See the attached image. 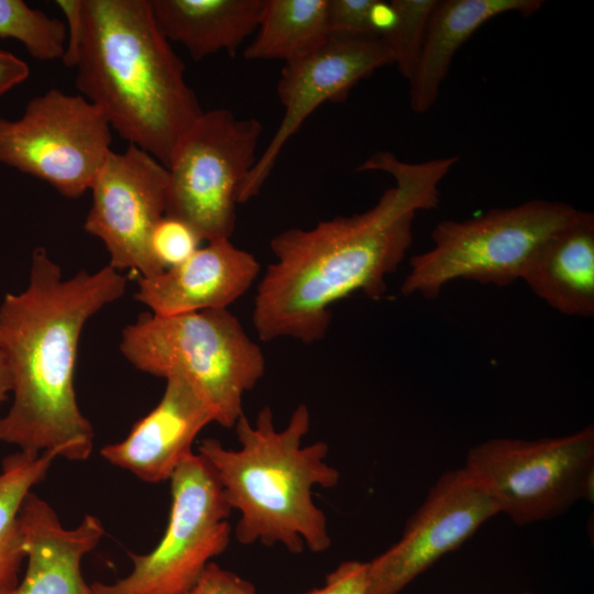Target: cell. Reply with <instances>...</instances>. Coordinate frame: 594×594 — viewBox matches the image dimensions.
I'll return each mask as SVG.
<instances>
[{
  "label": "cell",
  "instance_id": "28",
  "mask_svg": "<svg viewBox=\"0 0 594 594\" xmlns=\"http://www.w3.org/2000/svg\"><path fill=\"white\" fill-rule=\"evenodd\" d=\"M30 75L26 62L16 55L0 50V96L23 82Z\"/></svg>",
  "mask_w": 594,
  "mask_h": 594
},
{
  "label": "cell",
  "instance_id": "29",
  "mask_svg": "<svg viewBox=\"0 0 594 594\" xmlns=\"http://www.w3.org/2000/svg\"><path fill=\"white\" fill-rule=\"evenodd\" d=\"M12 393V376L6 352L0 343V405Z\"/></svg>",
  "mask_w": 594,
  "mask_h": 594
},
{
  "label": "cell",
  "instance_id": "4",
  "mask_svg": "<svg viewBox=\"0 0 594 594\" xmlns=\"http://www.w3.org/2000/svg\"><path fill=\"white\" fill-rule=\"evenodd\" d=\"M309 428L305 404L296 407L282 430L264 406L254 425L245 415L235 424L238 449L226 448L216 438L199 443L198 454L215 472L231 509L240 514L234 534L241 544H282L295 554L306 547L320 553L331 546L327 517L315 504L312 490L336 486L340 473L326 461V442L302 446Z\"/></svg>",
  "mask_w": 594,
  "mask_h": 594
},
{
  "label": "cell",
  "instance_id": "21",
  "mask_svg": "<svg viewBox=\"0 0 594 594\" xmlns=\"http://www.w3.org/2000/svg\"><path fill=\"white\" fill-rule=\"evenodd\" d=\"M58 454L18 451L2 460L0 472V594H9L19 583L25 559L19 525V510L32 487L47 475Z\"/></svg>",
  "mask_w": 594,
  "mask_h": 594
},
{
  "label": "cell",
  "instance_id": "20",
  "mask_svg": "<svg viewBox=\"0 0 594 594\" xmlns=\"http://www.w3.org/2000/svg\"><path fill=\"white\" fill-rule=\"evenodd\" d=\"M328 4L329 0H265L244 58L280 59L285 64L314 52L330 35Z\"/></svg>",
  "mask_w": 594,
  "mask_h": 594
},
{
  "label": "cell",
  "instance_id": "5",
  "mask_svg": "<svg viewBox=\"0 0 594 594\" xmlns=\"http://www.w3.org/2000/svg\"><path fill=\"white\" fill-rule=\"evenodd\" d=\"M120 350L144 373L186 380L224 428H234L244 415L243 396L265 373L261 346L228 309L144 312L123 330Z\"/></svg>",
  "mask_w": 594,
  "mask_h": 594
},
{
  "label": "cell",
  "instance_id": "6",
  "mask_svg": "<svg viewBox=\"0 0 594 594\" xmlns=\"http://www.w3.org/2000/svg\"><path fill=\"white\" fill-rule=\"evenodd\" d=\"M579 211L532 199L463 221H442L431 232L432 248L410 258L402 293L433 299L459 278L507 286L522 278L536 252Z\"/></svg>",
  "mask_w": 594,
  "mask_h": 594
},
{
  "label": "cell",
  "instance_id": "25",
  "mask_svg": "<svg viewBox=\"0 0 594 594\" xmlns=\"http://www.w3.org/2000/svg\"><path fill=\"white\" fill-rule=\"evenodd\" d=\"M375 0H329L330 34L371 33V12Z\"/></svg>",
  "mask_w": 594,
  "mask_h": 594
},
{
  "label": "cell",
  "instance_id": "26",
  "mask_svg": "<svg viewBox=\"0 0 594 594\" xmlns=\"http://www.w3.org/2000/svg\"><path fill=\"white\" fill-rule=\"evenodd\" d=\"M367 563L344 561L327 574L324 584L305 594H366Z\"/></svg>",
  "mask_w": 594,
  "mask_h": 594
},
{
  "label": "cell",
  "instance_id": "8",
  "mask_svg": "<svg viewBox=\"0 0 594 594\" xmlns=\"http://www.w3.org/2000/svg\"><path fill=\"white\" fill-rule=\"evenodd\" d=\"M262 132L256 118H238L226 108L204 110L167 166L165 215L190 223L206 242L230 239Z\"/></svg>",
  "mask_w": 594,
  "mask_h": 594
},
{
  "label": "cell",
  "instance_id": "23",
  "mask_svg": "<svg viewBox=\"0 0 594 594\" xmlns=\"http://www.w3.org/2000/svg\"><path fill=\"white\" fill-rule=\"evenodd\" d=\"M439 0H392L394 19L381 37L393 64L409 80L416 68L430 18Z\"/></svg>",
  "mask_w": 594,
  "mask_h": 594
},
{
  "label": "cell",
  "instance_id": "24",
  "mask_svg": "<svg viewBox=\"0 0 594 594\" xmlns=\"http://www.w3.org/2000/svg\"><path fill=\"white\" fill-rule=\"evenodd\" d=\"M204 242L198 231L187 221L164 215L150 235L151 256L161 272L189 258Z\"/></svg>",
  "mask_w": 594,
  "mask_h": 594
},
{
  "label": "cell",
  "instance_id": "27",
  "mask_svg": "<svg viewBox=\"0 0 594 594\" xmlns=\"http://www.w3.org/2000/svg\"><path fill=\"white\" fill-rule=\"evenodd\" d=\"M186 594H255V587L248 580L210 562Z\"/></svg>",
  "mask_w": 594,
  "mask_h": 594
},
{
  "label": "cell",
  "instance_id": "16",
  "mask_svg": "<svg viewBox=\"0 0 594 594\" xmlns=\"http://www.w3.org/2000/svg\"><path fill=\"white\" fill-rule=\"evenodd\" d=\"M18 519L26 570L9 594H94L80 564L105 534L96 516L86 515L77 527L65 528L48 503L30 492Z\"/></svg>",
  "mask_w": 594,
  "mask_h": 594
},
{
  "label": "cell",
  "instance_id": "2",
  "mask_svg": "<svg viewBox=\"0 0 594 594\" xmlns=\"http://www.w3.org/2000/svg\"><path fill=\"white\" fill-rule=\"evenodd\" d=\"M127 278L107 265L63 278L48 252H32L29 283L0 304V343L13 402L0 418V441L20 451H54L70 461L89 458L95 440L75 392L79 338L86 322L122 297Z\"/></svg>",
  "mask_w": 594,
  "mask_h": 594
},
{
  "label": "cell",
  "instance_id": "3",
  "mask_svg": "<svg viewBox=\"0 0 594 594\" xmlns=\"http://www.w3.org/2000/svg\"><path fill=\"white\" fill-rule=\"evenodd\" d=\"M66 19L63 63L76 87L129 144L166 168L204 110L151 0H57Z\"/></svg>",
  "mask_w": 594,
  "mask_h": 594
},
{
  "label": "cell",
  "instance_id": "17",
  "mask_svg": "<svg viewBox=\"0 0 594 594\" xmlns=\"http://www.w3.org/2000/svg\"><path fill=\"white\" fill-rule=\"evenodd\" d=\"M550 307L568 316L594 315V216H578L534 255L522 278Z\"/></svg>",
  "mask_w": 594,
  "mask_h": 594
},
{
  "label": "cell",
  "instance_id": "7",
  "mask_svg": "<svg viewBox=\"0 0 594 594\" xmlns=\"http://www.w3.org/2000/svg\"><path fill=\"white\" fill-rule=\"evenodd\" d=\"M463 469L515 524L547 520L592 499L594 429L537 440L490 439L469 450Z\"/></svg>",
  "mask_w": 594,
  "mask_h": 594
},
{
  "label": "cell",
  "instance_id": "15",
  "mask_svg": "<svg viewBox=\"0 0 594 594\" xmlns=\"http://www.w3.org/2000/svg\"><path fill=\"white\" fill-rule=\"evenodd\" d=\"M260 272L252 253L230 239H219L175 267L140 277L134 296L158 316L228 309L251 288Z\"/></svg>",
  "mask_w": 594,
  "mask_h": 594
},
{
  "label": "cell",
  "instance_id": "14",
  "mask_svg": "<svg viewBox=\"0 0 594 594\" xmlns=\"http://www.w3.org/2000/svg\"><path fill=\"white\" fill-rule=\"evenodd\" d=\"M215 422L211 408L182 377L166 378L158 404L121 441L105 446L101 457L146 483L169 481L193 452L199 432Z\"/></svg>",
  "mask_w": 594,
  "mask_h": 594
},
{
  "label": "cell",
  "instance_id": "22",
  "mask_svg": "<svg viewBox=\"0 0 594 594\" xmlns=\"http://www.w3.org/2000/svg\"><path fill=\"white\" fill-rule=\"evenodd\" d=\"M0 37L20 42L35 59L55 61L65 53L67 29L22 0H0Z\"/></svg>",
  "mask_w": 594,
  "mask_h": 594
},
{
  "label": "cell",
  "instance_id": "13",
  "mask_svg": "<svg viewBox=\"0 0 594 594\" xmlns=\"http://www.w3.org/2000/svg\"><path fill=\"white\" fill-rule=\"evenodd\" d=\"M391 64L382 40L365 34H330L314 52L285 63L277 82L283 118L244 183L239 204L261 191L285 144L312 112L327 101L344 99L361 79Z\"/></svg>",
  "mask_w": 594,
  "mask_h": 594
},
{
  "label": "cell",
  "instance_id": "30",
  "mask_svg": "<svg viewBox=\"0 0 594 594\" xmlns=\"http://www.w3.org/2000/svg\"><path fill=\"white\" fill-rule=\"evenodd\" d=\"M521 594H530V593H528V592H525V593H521Z\"/></svg>",
  "mask_w": 594,
  "mask_h": 594
},
{
  "label": "cell",
  "instance_id": "11",
  "mask_svg": "<svg viewBox=\"0 0 594 594\" xmlns=\"http://www.w3.org/2000/svg\"><path fill=\"white\" fill-rule=\"evenodd\" d=\"M168 170L154 156L129 144L111 151L90 186L91 206L84 222L100 239L117 271L141 277L162 273L150 252V235L166 212Z\"/></svg>",
  "mask_w": 594,
  "mask_h": 594
},
{
  "label": "cell",
  "instance_id": "19",
  "mask_svg": "<svg viewBox=\"0 0 594 594\" xmlns=\"http://www.w3.org/2000/svg\"><path fill=\"white\" fill-rule=\"evenodd\" d=\"M151 4L166 38L200 61L220 51L234 55L255 33L265 0H151Z\"/></svg>",
  "mask_w": 594,
  "mask_h": 594
},
{
  "label": "cell",
  "instance_id": "1",
  "mask_svg": "<svg viewBox=\"0 0 594 594\" xmlns=\"http://www.w3.org/2000/svg\"><path fill=\"white\" fill-rule=\"evenodd\" d=\"M458 161L453 155L408 163L387 151L374 153L358 170L387 173L395 185L373 207L273 237L274 261L257 284L252 310L257 337L314 343L324 338L334 304L358 292L384 296L387 276L413 244L416 213L439 205L440 183Z\"/></svg>",
  "mask_w": 594,
  "mask_h": 594
},
{
  "label": "cell",
  "instance_id": "12",
  "mask_svg": "<svg viewBox=\"0 0 594 594\" xmlns=\"http://www.w3.org/2000/svg\"><path fill=\"white\" fill-rule=\"evenodd\" d=\"M498 514L495 503L463 466L443 473L399 540L366 562V594H398Z\"/></svg>",
  "mask_w": 594,
  "mask_h": 594
},
{
  "label": "cell",
  "instance_id": "18",
  "mask_svg": "<svg viewBox=\"0 0 594 594\" xmlns=\"http://www.w3.org/2000/svg\"><path fill=\"white\" fill-rule=\"evenodd\" d=\"M542 4L541 0L439 1L408 80L411 110L426 113L433 107L455 53L480 26L506 12L535 13Z\"/></svg>",
  "mask_w": 594,
  "mask_h": 594
},
{
  "label": "cell",
  "instance_id": "9",
  "mask_svg": "<svg viewBox=\"0 0 594 594\" xmlns=\"http://www.w3.org/2000/svg\"><path fill=\"white\" fill-rule=\"evenodd\" d=\"M169 483L170 510L160 542L144 554L129 552L132 571L110 584L94 582V594H186L227 550L232 509L207 461L191 453Z\"/></svg>",
  "mask_w": 594,
  "mask_h": 594
},
{
  "label": "cell",
  "instance_id": "10",
  "mask_svg": "<svg viewBox=\"0 0 594 594\" xmlns=\"http://www.w3.org/2000/svg\"><path fill=\"white\" fill-rule=\"evenodd\" d=\"M111 128L81 95L50 89L18 119L0 118V164L46 182L66 198L90 189L111 150Z\"/></svg>",
  "mask_w": 594,
  "mask_h": 594
}]
</instances>
